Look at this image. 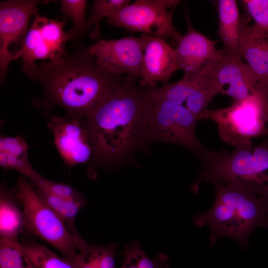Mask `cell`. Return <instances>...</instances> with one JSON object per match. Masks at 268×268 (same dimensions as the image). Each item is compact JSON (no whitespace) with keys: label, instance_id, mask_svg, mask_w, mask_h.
I'll use <instances>...</instances> for the list:
<instances>
[{"label":"cell","instance_id":"29","mask_svg":"<svg viewBox=\"0 0 268 268\" xmlns=\"http://www.w3.org/2000/svg\"><path fill=\"white\" fill-rule=\"evenodd\" d=\"M28 145L24 138L18 134L15 137L0 135V151L5 152L16 157L28 159Z\"/></svg>","mask_w":268,"mask_h":268},{"label":"cell","instance_id":"3","mask_svg":"<svg viewBox=\"0 0 268 268\" xmlns=\"http://www.w3.org/2000/svg\"><path fill=\"white\" fill-rule=\"evenodd\" d=\"M212 183L215 190L213 204L207 211L195 216V224L210 228V247L223 237L234 239L245 247L255 228L268 227V200L237 185Z\"/></svg>","mask_w":268,"mask_h":268},{"label":"cell","instance_id":"7","mask_svg":"<svg viewBox=\"0 0 268 268\" xmlns=\"http://www.w3.org/2000/svg\"><path fill=\"white\" fill-rule=\"evenodd\" d=\"M18 197L23 205L25 226L34 235L60 252L72 262L87 243L73 236L56 212L23 177L17 181Z\"/></svg>","mask_w":268,"mask_h":268},{"label":"cell","instance_id":"16","mask_svg":"<svg viewBox=\"0 0 268 268\" xmlns=\"http://www.w3.org/2000/svg\"><path fill=\"white\" fill-rule=\"evenodd\" d=\"M213 72L219 93L229 96L234 100H240L256 90V83L249 67L242 59L224 53L213 67Z\"/></svg>","mask_w":268,"mask_h":268},{"label":"cell","instance_id":"1","mask_svg":"<svg viewBox=\"0 0 268 268\" xmlns=\"http://www.w3.org/2000/svg\"><path fill=\"white\" fill-rule=\"evenodd\" d=\"M128 76L82 119L93 148L92 162L118 167L126 164L147 139L148 92Z\"/></svg>","mask_w":268,"mask_h":268},{"label":"cell","instance_id":"6","mask_svg":"<svg viewBox=\"0 0 268 268\" xmlns=\"http://www.w3.org/2000/svg\"><path fill=\"white\" fill-rule=\"evenodd\" d=\"M148 92L147 139L148 144L163 142L184 147L203 159L211 150L198 139L199 119L182 106Z\"/></svg>","mask_w":268,"mask_h":268},{"label":"cell","instance_id":"24","mask_svg":"<svg viewBox=\"0 0 268 268\" xmlns=\"http://www.w3.org/2000/svg\"><path fill=\"white\" fill-rule=\"evenodd\" d=\"M0 268H37L22 245L6 239L0 240Z\"/></svg>","mask_w":268,"mask_h":268},{"label":"cell","instance_id":"31","mask_svg":"<svg viewBox=\"0 0 268 268\" xmlns=\"http://www.w3.org/2000/svg\"><path fill=\"white\" fill-rule=\"evenodd\" d=\"M267 0V2L268 3V0Z\"/></svg>","mask_w":268,"mask_h":268},{"label":"cell","instance_id":"11","mask_svg":"<svg viewBox=\"0 0 268 268\" xmlns=\"http://www.w3.org/2000/svg\"><path fill=\"white\" fill-rule=\"evenodd\" d=\"M145 41L139 37L98 40L87 49L103 67L117 74L140 79L141 75Z\"/></svg>","mask_w":268,"mask_h":268},{"label":"cell","instance_id":"18","mask_svg":"<svg viewBox=\"0 0 268 268\" xmlns=\"http://www.w3.org/2000/svg\"><path fill=\"white\" fill-rule=\"evenodd\" d=\"M218 31L224 49L235 57L242 59L239 47L243 28L246 23L242 20L235 0L218 1Z\"/></svg>","mask_w":268,"mask_h":268},{"label":"cell","instance_id":"26","mask_svg":"<svg viewBox=\"0 0 268 268\" xmlns=\"http://www.w3.org/2000/svg\"><path fill=\"white\" fill-rule=\"evenodd\" d=\"M29 179L37 191L47 193L62 199L85 201L82 194L71 186L49 180L37 171Z\"/></svg>","mask_w":268,"mask_h":268},{"label":"cell","instance_id":"14","mask_svg":"<svg viewBox=\"0 0 268 268\" xmlns=\"http://www.w3.org/2000/svg\"><path fill=\"white\" fill-rule=\"evenodd\" d=\"M48 127L67 165L71 167L92 160L93 148L82 119L54 116Z\"/></svg>","mask_w":268,"mask_h":268},{"label":"cell","instance_id":"19","mask_svg":"<svg viewBox=\"0 0 268 268\" xmlns=\"http://www.w3.org/2000/svg\"><path fill=\"white\" fill-rule=\"evenodd\" d=\"M117 248L115 243L107 246L87 243L78 252L76 258L71 263L75 268H116Z\"/></svg>","mask_w":268,"mask_h":268},{"label":"cell","instance_id":"20","mask_svg":"<svg viewBox=\"0 0 268 268\" xmlns=\"http://www.w3.org/2000/svg\"><path fill=\"white\" fill-rule=\"evenodd\" d=\"M36 191L59 216L70 232L77 238L82 239L76 228L75 219L79 211L86 205V201L64 199L47 193Z\"/></svg>","mask_w":268,"mask_h":268},{"label":"cell","instance_id":"25","mask_svg":"<svg viewBox=\"0 0 268 268\" xmlns=\"http://www.w3.org/2000/svg\"><path fill=\"white\" fill-rule=\"evenodd\" d=\"M129 0H96L94 1L90 15L86 20L87 28L94 26L90 36L95 40H99V23L104 17L114 14L129 5Z\"/></svg>","mask_w":268,"mask_h":268},{"label":"cell","instance_id":"21","mask_svg":"<svg viewBox=\"0 0 268 268\" xmlns=\"http://www.w3.org/2000/svg\"><path fill=\"white\" fill-rule=\"evenodd\" d=\"M123 252L124 259L120 268H169L166 254L160 252L153 258H149L137 240L125 246Z\"/></svg>","mask_w":268,"mask_h":268},{"label":"cell","instance_id":"9","mask_svg":"<svg viewBox=\"0 0 268 268\" xmlns=\"http://www.w3.org/2000/svg\"><path fill=\"white\" fill-rule=\"evenodd\" d=\"M66 22L49 19L35 12L22 47V70L25 73L36 66V60L56 62L67 53L66 44L71 40V36L68 31H64Z\"/></svg>","mask_w":268,"mask_h":268},{"label":"cell","instance_id":"30","mask_svg":"<svg viewBox=\"0 0 268 268\" xmlns=\"http://www.w3.org/2000/svg\"><path fill=\"white\" fill-rule=\"evenodd\" d=\"M0 166L4 170H16L28 178L36 172L29 159L18 158L3 151H0Z\"/></svg>","mask_w":268,"mask_h":268},{"label":"cell","instance_id":"28","mask_svg":"<svg viewBox=\"0 0 268 268\" xmlns=\"http://www.w3.org/2000/svg\"><path fill=\"white\" fill-rule=\"evenodd\" d=\"M249 14L255 21L254 25L268 33V3L266 0H244Z\"/></svg>","mask_w":268,"mask_h":268},{"label":"cell","instance_id":"13","mask_svg":"<svg viewBox=\"0 0 268 268\" xmlns=\"http://www.w3.org/2000/svg\"><path fill=\"white\" fill-rule=\"evenodd\" d=\"M188 29L174 49L178 69L184 77L199 76L215 66L222 58L224 49L218 50L216 42L196 31L187 18Z\"/></svg>","mask_w":268,"mask_h":268},{"label":"cell","instance_id":"5","mask_svg":"<svg viewBox=\"0 0 268 268\" xmlns=\"http://www.w3.org/2000/svg\"><path fill=\"white\" fill-rule=\"evenodd\" d=\"M199 120L215 122L220 138L231 145L252 144V138L268 136V95L256 90L229 107L207 109Z\"/></svg>","mask_w":268,"mask_h":268},{"label":"cell","instance_id":"23","mask_svg":"<svg viewBox=\"0 0 268 268\" xmlns=\"http://www.w3.org/2000/svg\"><path fill=\"white\" fill-rule=\"evenodd\" d=\"M22 245L37 268H75L71 262L43 245L33 242Z\"/></svg>","mask_w":268,"mask_h":268},{"label":"cell","instance_id":"27","mask_svg":"<svg viewBox=\"0 0 268 268\" xmlns=\"http://www.w3.org/2000/svg\"><path fill=\"white\" fill-rule=\"evenodd\" d=\"M61 10L63 14L70 17L73 26L68 31L72 40H77L87 29L85 20L87 1L85 0H61Z\"/></svg>","mask_w":268,"mask_h":268},{"label":"cell","instance_id":"10","mask_svg":"<svg viewBox=\"0 0 268 268\" xmlns=\"http://www.w3.org/2000/svg\"><path fill=\"white\" fill-rule=\"evenodd\" d=\"M47 1L9 0L0 2V78L4 82L9 63L16 58L12 48L18 44L22 50L30 16L37 5Z\"/></svg>","mask_w":268,"mask_h":268},{"label":"cell","instance_id":"2","mask_svg":"<svg viewBox=\"0 0 268 268\" xmlns=\"http://www.w3.org/2000/svg\"><path fill=\"white\" fill-rule=\"evenodd\" d=\"M25 73L41 84L48 103L60 106L68 116L77 119L86 116L123 80L82 48L59 61L36 64Z\"/></svg>","mask_w":268,"mask_h":268},{"label":"cell","instance_id":"8","mask_svg":"<svg viewBox=\"0 0 268 268\" xmlns=\"http://www.w3.org/2000/svg\"><path fill=\"white\" fill-rule=\"evenodd\" d=\"M177 0H137L108 17V22L132 32L159 38L170 37L177 44L182 35L173 24V9Z\"/></svg>","mask_w":268,"mask_h":268},{"label":"cell","instance_id":"22","mask_svg":"<svg viewBox=\"0 0 268 268\" xmlns=\"http://www.w3.org/2000/svg\"><path fill=\"white\" fill-rule=\"evenodd\" d=\"M4 193L0 191V239L17 242L20 229L23 222L21 213L14 203Z\"/></svg>","mask_w":268,"mask_h":268},{"label":"cell","instance_id":"15","mask_svg":"<svg viewBox=\"0 0 268 268\" xmlns=\"http://www.w3.org/2000/svg\"><path fill=\"white\" fill-rule=\"evenodd\" d=\"M145 41L139 85L153 87L167 83L178 69L174 49L161 38L142 34Z\"/></svg>","mask_w":268,"mask_h":268},{"label":"cell","instance_id":"17","mask_svg":"<svg viewBox=\"0 0 268 268\" xmlns=\"http://www.w3.org/2000/svg\"><path fill=\"white\" fill-rule=\"evenodd\" d=\"M239 53L252 72L257 89L268 95V33L254 24L246 23L241 33Z\"/></svg>","mask_w":268,"mask_h":268},{"label":"cell","instance_id":"4","mask_svg":"<svg viewBox=\"0 0 268 268\" xmlns=\"http://www.w3.org/2000/svg\"><path fill=\"white\" fill-rule=\"evenodd\" d=\"M202 172L191 190L198 192L201 181L242 187L268 200V141L242 144L232 151H211L203 159Z\"/></svg>","mask_w":268,"mask_h":268},{"label":"cell","instance_id":"12","mask_svg":"<svg viewBox=\"0 0 268 268\" xmlns=\"http://www.w3.org/2000/svg\"><path fill=\"white\" fill-rule=\"evenodd\" d=\"M213 67L193 78L183 77L161 86L146 87L152 94L183 106L199 119L214 96L219 93Z\"/></svg>","mask_w":268,"mask_h":268}]
</instances>
